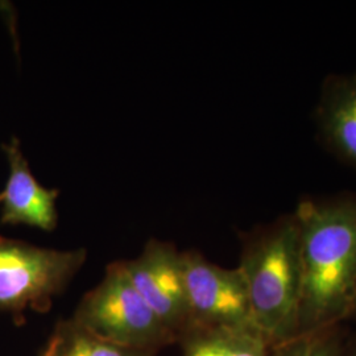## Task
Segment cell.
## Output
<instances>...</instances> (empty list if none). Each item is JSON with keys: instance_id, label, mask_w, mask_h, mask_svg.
<instances>
[{"instance_id": "obj_1", "label": "cell", "mask_w": 356, "mask_h": 356, "mask_svg": "<svg viewBox=\"0 0 356 356\" xmlns=\"http://www.w3.org/2000/svg\"><path fill=\"white\" fill-rule=\"evenodd\" d=\"M298 335L346 323L356 291V194L301 201Z\"/></svg>"}, {"instance_id": "obj_2", "label": "cell", "mask_w": 356, "mask_h": 356, "mask_svg": "<svg viewBox=\"0 0 356 356\" xmlns=\"http://www.w3.org/2000/svg\"><path fill=\"white\" fill-rule=\"evenodd\" d=\"M238 268L256 329L273 346L298 335L301 261L294 216L243 234Z\"/></svg>"}, {"instance_id": "obj_3", "label": "cell", "mask_w": 356, "mask_h": 356, "mask_svg": "<svg viewBox=\"0 0 356 356\" xmlns=\"http://www.w3.org/2000/svg\"><path fill=\"white\" fill-rule=\"evenodd\" d=\"M72 318L103 339L156 354L175 337L141 298L120 266L106 268L103 280L86 293Z\"/></svg>"}, {"instance_id": "obj_4", "label": "cell", "mask_w": 356, "mask_h": 356, "mask_svg": "<svg viewBox=\"0 0 356 356\" xmlns=\"http://www.w3.org/2000/svg\"><path fill=\"white\" fill-rule=\"evenodd\" d=\"M86 257L85 248H42L0 235V309L13 316L26 309L49 312L54 297L67 288Z\"/></svg>"}, {"instance_id": "obj_5", "label": "cell", "mask_w": 356, "mask_h": 356, "mask_svg": "<svg viewBox=\"0 0 356 356\" xmlns=\"http://www.w3.org/2000/svg\"><path fill=\"white\" fill-rule=\"evenodd\" d=\"M181 261L191 326L259 331L239 268L216 266L195 250L182 251Z\"/></svg>"}, {"instance_id": "obj_6", "label": "cell", "mask_w": 356, "mask_h": 356, "mask_svg": "<svg viewBox=\"0 0 356 356\" xmlns=\"http://www.w3.org/2000/svg\"><path fill=\"white\" fill-rule=\"evenodd\" d=\"M119 261L141 298L177 343L191 326V316L181 252L176 245L151 239L136 259Z\"/></svg>"}, {"instance_id": "obj_7", "label": "cell", "mask_w": 356, "mask_h": 356, "mask_svg": "<svg viewBox=\"0 0 356 356\" xmlns=\"http://www.w3.org/2000/svg\"><path fill=\"white\" fill-rule=\"evenodd\" d=\"M1 149L10 164V176L0 193L3 204L0 223L53 231L58 223L56 201L60 191L47 189L35 178L17 138H13L10 144H3Z\"/></svg>"}, {"instance_id": "obj_8", "label": "cell", "mask_w": 356, "mask_h": 356, "mask_svg": "<svg viewBox=\"0 0 356 356\" xmlns=\"http://www.w3.org/2000/svg\"><path fill=\"white\" fill-rule=\"evenodd\" d=\"M316 120L325 144L356 169V73L326 79Z\"/></svg>"}, {"instance_id": "obj_9", "label": "cell", "mask_w": 356, "mask_h": 356, "mask_svg": "<svg viewBox=\"0 0 356 356\" xmlns=\"http://www.w3.org/2000/svg\"><path fill=\"white\" fill-rule=\"evenodd\" d=\"M182 356H272L273 344L256 330L191 326L179 338Z\"/></svg>"}, {"instance_id": "obj_10", "label": "cell", "mask_w": 356, "mask_h": 356, "mask_svg": "<svg viewBox=\"0 0 356 356\" xmlns=\"http://www.w3.org/2000/svg\"><path fill=\"white\" fill-rule=\"evenodd\" d=\"M41 356H154L149 351L108 342L85 329L73 318L57 322Z\"/></svg>"}, {"instance_id": "obj_11", "label": "cell", "mask_w": 356, "mask_h": 356, "mask_svg": "<svg viewBox=\"0 0 356 356\" xmlns=\"http://www.w3.org/2000/svg\"><path fill=\"white\" fill-rule=\"evenodd\" d=\"M347 337L346 323L332 325L273 346L272 356H342Z\"/></svg>"}, {"instance_id": "obj_12", "label": "cell", "mask_w": 356, "mask_h": 356, "mask_svg": "<svg viewBox=\"0 0 356 356\" xmlns=\"http://www.w3.org/2000/svg\"><path fill=\"white\" fill-rule=\"evenodd\" d=\"M342 356H356V332L354 334L348 332Z\"/></svg>"}, {"instance_id": "obj_13", "label": "cell", "mask_w": 356, "mask_h": 356, "mask_svg": "<svg viewBox=\"0 0 356 356\" xmlns=\"http://www.w3.org/2000/svg\"><path fill=\"white\" fill-rule=\"evenodd\" d=\"M350 319H356V291L354 300H353V305H351V310H350V316H348V321Z\"/></svg>"}]
</instances>
